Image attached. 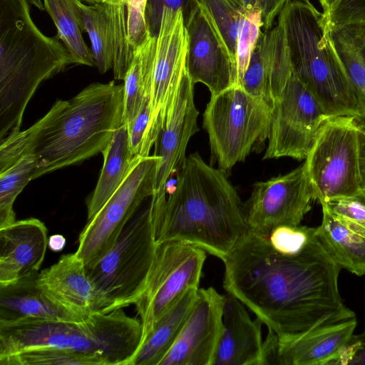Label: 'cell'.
Masks as SVG:
<instances>
[{"label":"cell","mask_w":365,"mask_h":365,"mask_svg":"<svg viewBox=\"0 0 365 365\" xmlns=\"http://www.w3.org/2000/svg\"><path fill=\"white\" fill-rule=\"evenodd\" d=\"M159 162L160 158L155 155L140 158L115 193L87 221L75 252L86 267L106 255L143 202L153 195Z\"/></svg>","instance_id":"obj_11"},{"label":"cell","mask_w":365,"mask_h":365,"mask_svg":"<svg viewBox=\"0 0 365 365\" xmlns=\"http://www.w3.org/2000/svg\"><path fill=\"white\" fill-rule=\"evenodd\" d=\"M123 84L93 83L56 101L30 128L0 140V172L24 154L34 155V180L101 153L123 124Z\"/></svg>","instance_id":"obj_2"},{"label":"cell","mask_w":365,"mask_h":365,"mask_svg":"<svg viewBox=\"0 0 365 365\" xmlns=\"http://www.w3.org/2000/svg\"><path fill=\"white\" fill-rule=\"evenodd\" d=\"M208 12L237 66V44L244 20L254 4L245 0H198Z\"/></svg>","instance_id":"obj_31"},{"label":"cell","mask_w":365,"mask_h":365,"mask_svg":"<svg viewBox=\"0 0 365 365\" xmlns=\"http://www.w3.org/2000/svg\"><path fill=\"white\" fill-rule=\"evenodd\" d=\"M147 0H127V24L130 41L135 48L150 36L145 19Z\"/></svg>","instance_id":"obj_38"},{"label":"cell","mask_w":365,"mask_h":365,"mask_svg":"<svg viewBox=\"0 0 365 365\" xmlns=\"http://www.w3.org/2000/svg\"><path fill=\"white\" fill-rule=\"evenodd\" d=\"M302 1L307 2V3H310L309 0H302Z\"/></svg>","instance_id":"obj_49"},{"label":"cell","mask_w":365,"mask_h":365,"mask_svg":"<svg viewBox=\"0 0 365 365\" xmlns=\"http://www.w3.org/2000/svg\"><path fill=\"white\" fill-rule=\"evenodd\" d=\"M199 288H191L160 318L140 346L133 365H159L177 339L195 301Z\"/></svg>","instance_id":"obj_27"},{"label":"cell","mask_w":365,"mask_h":365,"mask_svg":"<svg viewBox=\"0 0 365 365\" xmlns=\"http://www.w3.org/2000/svg\"><path fill=\"white\" fill-rule=\"evenodd\" d=\"M103 163L96 187L86 201L87 221L92 219L124 181L136 162L131 153L127 127L122 124L101 153Z\"/></svg>","instance_id":"obj_26"},{"label":"cell","mask_w":365,"mask_h":365,"mask_svg":"<svg viewBox=\"0 0 365 365\" xmlns=\"http://www.w3.org/2000/svg\"><path fill=\"white\" fill-rule=\"evenodd\" d=\"M150 101H145L137 116L127 126L130 148L134 158L144 157L143 148L150 119Z\"/></svg>","instance_id":"obj_39"},{"label":"cell","mask_w":365,"mask_h":365,"mask_svg":"<svg viewBox=\"0 0 365 365\" xmlns=\"http://www.w3.org/2000/svg\"><path fill=\"white\" fill-rule=\"evenodd\" d=\"M206 252L177 241L157 242L145 287L134 304L142 344L165 312L188 289L198 288Z\"/></svg>","instance_id":"obj_10"},{"label":"cell","mask_w":365,"mask_h":365,"mask_svg":"<svg viewBox=\"0 0 365 365\" xmlns=\"http://www.w3.org/2000/svg\"><path fill=\"white\" fill-rule=\"evenodd\" d=\"M197 6L198 0H147L145 19L150 36H158L164 8L175 11L181 10L186 26Z\"/></svg>","instance_id":"obj_35"},{"label":"cell","mask_w":365,"mask_h":365,"mask_svg":"<svg viewBox=\"0 0 365 365\" xmlns=\"http://www.w3.org/2000/svg\"><path fill=\"white\" fill-rule=\"evenodd\" d=\"M322 207L365 232L364 190L352 196L329 200Z\"/></svg>","instance_id":"obj_36"},{"label":"cell","mask_w":365,"mask_h":365,"mask_svg":"<svg viewBox=\"0 0 365 365\" xmlns=\"http://www.w3.org/2000/svg\"><path fill=\"white\" fill-rule=\"evenodd\" d=\"M78 1L43 0V5L57 29V35L69 51L74 63L93 66L91 49L82 36L84 29Z\"/></svg>","instance_id":"obj_30"},{"label":"cell","mask_w":365,"mask_h":365,"mask_svg":"<svg viewBox=\"0 0 365 365\" xmlns=\"http://www.w3.org/2000/svg\"><path fill=\"white\" fill-rule=\"evenodd\" d=\"M262 28L260 10L254 6L247 15L242 26L237 44V83L241 81L248 66L252 51Z\"/></svg>","instance_id":"obj_34"},{"label":"cell","mask_w":365,"mask_h":365,"mask_svg":"<svg viewBox=\"0 0 365 365\" xmlns=\"http://www.w3.org/2000/svg\"><path fill=\"white\" fill-rule=\"evenodd\" d=\"M365 365V329L353 334L340 350L332 365Z\"/></svg>","instance_id":"obj_40"},{"label":"cell","mask_w":365,"mask_h":365,"mask_svg":"<svg viewBox=\"0 0 365 365\" xmlns=\"http://www.w3.org/2000/svg\"><path fill=\"white\" fill-rule=\"evenodd\" d=\"M81 1H86V2H87L88 4H96V3L104 1L106 0H81Z\"/></svg>","instance_id":"obj_47"},{"label":"cell","mask_w":365,"mask_h":365,"mask_svg":"<svg viewBox=\"0 0 365 365\" xmlns=\"http://www.w3.org/2000/svg\"><path fill=\"white\" fill-rule=\"evenodd\" d=\"M66 242V239L62 235L56 234L48 237V247L53 252H61L63 250Z\"/></svg>","instance_id":"obj_43"},{"label":"cell","mask_w":365,"mask_h":365,"mask_svg":"<svg viewBox=\"0 0 365 365\" xmlns=\"http://www.w3.org/2000/svg\"><path fill=\"white\" fill-rule=\"evenodd\" d=\"M289 1L291 0H253V4L261 11L264 31L273 26L275 18Z\"/></svg>","instance_id":"obj_41"},{"label":"cell","mask_w":365,"mask_h":365,"mask_svg":"<svg viewBox=\"0 0 365 365\" xmlns=\"http://www.w3.org/2000/svg\"><path fill=\"white\" fill-rule=\"evenodd\" d=\"M106 1L114 4H124L126 5L127 0H106Z\"/></svg>","instance_id":"obj_46"},{"label":"cell","mask_w":365,"mask_h":365,"mask_svg":"<svg viewBox=\"0 0 365 365\" xmlns=\"http://www.w3.org/2000/svg\"><path fill=\"white\" fill-rule=\"evenodd\" d=\"M329 118L316 97L292 73L272 110L264 159H306Z\"/></svg>","instance_id":"obj_12"},{"label":"cell","mask_w":365,"mask_h":365,"mask_svg":"<svg viewBox=\"0 0 365 365\" xmlns=\"http://www.w3.org/2000/svg\"><path fill=\"white\" fill-rule=\"evenodd\" d=\"M156 245L150 200L130 218L106 255L86 267L108 304V312L135 303L145 287Z\"/></svg>","instance_id":"obj_7"},{"label":"cell","mask_w":365,"mask_h":365,"mask_svg":"<svg viewBox=\"0 0 365 365\" xmlns=\"http://www.w3.org/2000/svg\"><path fill=\"white\" fill-rule=\"evenodd\" d=\"M78 4L94 66L102 74L112 68L114 78L123 81L135 49L128 36L126 5L106 1L86 5L81 0Z\"/></svg>","instance_id":"obj_17"},{"label":"cell","mask_w":365,"mask_h":365,"mask_svg":"<svg viewBox=\"0 0 365 365\" xmlns=\"http://www.w3.org/2000/svg\"><path fill=\"white\" fill-rule=\"evenodd\" d=\"M358 153L361 190L365 191V120L358 119Z\"/></svg>","instance_id":"obj_42"},{"label":"cell","mask_w":365,"mask_h":365,"mask_svg":"<svg viewBox=\"0 0 365 365\" xmlns=\"http://www.w3.org/2000/svg\"><path fill=\"white\" fill-rule=\"evenodd\" d=\"M245 307L233 295H225L223 329L212 365H264L263 322L252 320Z\"/></svg>","instance_id":"obj_23"},{"label":"cell","mask_w":365,"mask_h":365,"mask_svg":"<svg viewBox=\"0 0 365 365\" xmlns=\"http://www.w3.org/2000/svg\"><path fill=\"white\" fill-rule=\"evenodd\" d=\"M188 36L182 11L164 8L156 37L150 92V119L143 156L150 151L169 116L182 78L187 71Z\"/></svg>","instance_id":"obj_13"},{"label":"cell","mask_w":365,"mask_h":365,"mask_svg":"<svg viewBox=\"0 0 365 365\" xmlns=\"http://www.w3.org/2000/svg\"><path fill=\"white\" fill-rule=\"evenodd\" d=\"M314 234L329 255L351 273L365 274V232L322 207Z\"/></svg>","instance_id":"obj_25"},{"label":"cell","mask_w":365,"mask_h":365,"mask_svg":"<svg viewBox=\"0 0 365 365\" xmlns=\"http://www.w3.org/2000/svg\"><path fill=\"white\" fill-rule=\"evenodd\" d=\"M292 71L282 27L262 31L240 85L272 110Z\"/></svg>","instance_id":"obj_21"},{"label":"cell","mask_w":365,"mask_h":365,"mask_svg":"<svg viewBox=\"0 0 365 365\" xmlns=\"http://www.w3.org/2000/svg\"><path fill=\"white\" fill-rule=\"evenodd\" d=\"M327 26L332 46L354 90L365 120V26Z\"/></svg>","instance_id":"obj_28"},{"label":"cell","mask_w":365,"mask_h":365,"mask_svg":"<svg viewBox=\"0 0 365 365\" xmlns=\"http://www.w3.org/2000/svg\"><path fill=\"white\" fill-rule=\"evenodd\" d=\"M37 283L56 304L83 320L97 312H108L105 298L75 252L62 255L55 264L38 272Z\"/></svg>","instance_id":"obj_20"},{"label":"cell","mask_w":365,"mask_h":365,"mask_svg":"<svg viewBox=\"0 0 365 365\" xmlns=\"http://www.w3.org/2000/svg\"><path fill=\"white\" fill-rule=\"evenodd\" d=\"M323 19L328 26L345 24L365 26V0H338L329 13L323 16Z\"/></svg>","instance_id":"obj_37"},{"label":"cell","mask_w":365,"mask_h":365,"mask_svg":"<svg viewBox=\"0 0 365 365\" xmlns=\"http://www.w3.org/2000/svg\"><path fill=\"white\" fill-rule=\"evenodd\" d=\"M272 110L239 84L211 96L203 114L212 158L226 174L268 138Z\"/></svg>","instance_id":"obj_8"},{"label":"cell","mask_w":365,"mask_h":365,"mask_svg":"<svg viewBox=\"0 0 365 365\" xmlns=\"http://www.w3.org/2000/svg\"><path fill=\"white\" fill-rule=\"evenodd\" d=\"M277 23L283 29L292 71L330 117L364 119L359 100L328 35L327 26L311 3L287 2Z\"/></svg>","instance_id":"obj_6"},{"label":"cell","mask_w":365,"mask_h":365,"mask_svg":"<svg viewBox=\"0 0 365 365\" xmlns=\"http://www.w3.org/2000/svg\"><path fill=\"white\" fill-rule=\"evenodd\" d=\"M319 1L323 9L322 15L325 16L329 13L338 0H319Z\"/></svg>","instance_id":"obj_44"},{"label":"cell","mask_w":365,"mask_h":365,"mask_svg":"<svg viewBox=\"0 0 365 365\" xmlns=\"http://www.w3.org/2000/svg\"><path fill=\"white\" fill-rule=\"evenodd\" d=\"M29 3L34 4L41 11L45 9L44 5L43 4L41 0H29Z\"/></svg>","instance_id":"obj_45"},{"label":"cell","mask_w":365,"mask_h":365,"mask_svg":"<svg viewBox=\"0 0 365 365\" xmlns=\"http://www.w3.org/2000/svg\"><path fill=\"white\" fill-rule=\"evenodd\" d=\"M225 295L198 289L192 309L159 365H212L223 329Z\"/></svg>","instance_id":"obj_15"},{"label":"cell","mask_w":365,"mask_h":365,"mask_svg":"<svg viewBox=\"0 0 365 365\" xmlns=\"http://www.w3.org/2000/svg\"><path fill=\"white\" fill-rule=\"evenodd\" d=\"M38 274L0 286V322L23 319L83 321L46 296L38 285Z\"/></svg>","instance_id":"obj_24"},{"label":"cell","mask_w":365,"mask_h":365,"mask_svg":"<svg viewBox=\"0 0 365 365\" xmlns=\"http://www.w3.org/2000/svg\"><path fill=\"white\" fill-rule=\"evenodd\" d=\"M188 36L187 70L194 83L215 96L237 83V68L212 18L198 1L185 26Z\"/></svg>","instance_id":"obj_16"},{"label":"cell","mask_w":365,"mask_h":365,"mask_svg":"<svg viewBox=\"0 0 365 365\" xmlns=\"http://www.w3.org/2000/svg\"><path fill=\"white\" fill-rule=\"evenodd\" d=\"M356 324L354 317L284 336L269 330L263 342L264 365H332Z\"/></svg>","instance_id":"obj_18"},{"label":"cell","mask_w":365,"mask_h":365,"mask_svg":"<svg viewBox=\"0 0 365 365\" xmlns=\"http://www.w3.org/2000/svg\"><path fill=\"white\" fill-rule=\"evenodd\" d=\"M47 234L44 223L34 217L0 228V286L38 272L48 247Z\"/></svg>","instance_id":"obj_22"},{"label":"cell","mask_w":365,"mask_h":365,"mask_svg":"<svg viewBox=\"0 0 365 365\" xmlns=\"http://www.w3.org/2000/svg\"><path fill=\"white\" fill-rule=\"evenodd\" d=\"M150 200L157 242L191 245L223 261L247 230L244 202L226 173L197 152L186 158L168 197Z\"/></svg>","instance_id":"obj_3"},{"label":"cell","mask_w":365,"mask_h":365,"mask_svg":"<svg viewBox=\"0 0 365 365\" xmlns=\"http://www.w3.org/2000/svg\"><path fill=\"white\" fill-rule=\"evenodd\" d=\"M247 4H253V0H245Z\"/></svg>","instance_id":"obj_48"},{"label":"cell","mask_w":365,"mask_h":365,"mask_svg":"<svg viewBox=\"0 0 365 365\" xmlns=\"http://www.w3.org/2000/svg\"><path fill=\"white\" fill-rule=\"evenodd\" d=\"M314 200L304 163L288 173L257 182L244 202L247 229L267 232L282 225H299Z\"/></svg>","instance_id":"obj_14"},{"label":"cell","mask_w":365,"mask_h":365,"mask_svg":"<svg viewBox=\"0 0 365 365\" xmlns=\"http://www.w3.org/2000/svg\"><path fill=\"white\" fill-rule=\"evenodd\" d=\"M314 231L300 225L247 229L222 261L227 293L279 336L356 317L339 294L341 267Z\"/></svg>","instance_id":"obj_1"},{"label":"cell","mask_w":365,"mask_h":365,"mask_svg":"<svg viewBox=\"0 0 365 365\" xmlns=\"http://www.w3.org/2000/svg\"><path fill=\"white\" fill-rule=\"evenodd\" d=\"M358 119L329 118L320 128L305 159L315 200L349 197L361 190L358 153Z\"/></svg>","instance_id":"obj_9"},{"label":"cell","mask_w":365,"mask_h":365,"mask_svg":"<svg viewBox=\"0 0 365 365\" xmlns=\"http://www.w3.org/2000/svg\"><path fill=\"white\" fill-rule=\"evenodd\" d=\"M61 42L38 29L29 0H0V140L20 130L40 84L74 63Z\"/></svg>","instance_id":"obj_4"},{"label":"cell","mask_w":365,"mask_h":365,"mask_svg":"<svg viewBox=\"0 0 365 365\" xmlns=\"http://www.w3.org/2000/svg\"><path fill=\"white\" fill-rule=\"evenodd\" d=\"M143 340L140 319L123 309L82 322L23 319L0 322V357L34 349H58L93 356L102 365H133Z\"/></svg>","instance_id":"obj_5"},{"label":"cell","mask_w":365,"mask_h":365,"mask_svg":"<svg viewBox=\"0 0 365 365\" xmlns=\"http://www.w3.org/2000/svg\"><path fill=\"white\" fill-rule=\"evenodd\" d=\"M156 37L150 36L135 49L133 59L123 80V124L127 127L140 112L147 99L150 100L155 58Z\"/></svg>","instance_id":"obj_29"},{"label":"cell","mask_w":365,"mask_h":365,"mask_svg":"<svg viewBox=\"0 0 365 365\" xmlns=\"http://www.w3.org/2000/svg\"><path fill=\"white\" fill-rule=\"evenodd\" d=\"M194 86L187 70L185 72L171 112L160 132L153 155L160 158L151 197H166V185L172 174L182 166L191 137L198 130Z\"/></svg>","instance_id":"obj_19"},{"label":"cell","mask_w":365,"mask_h":365,"mask_svg":"<svg viewBox=\"0 0 365 365\" xmlns=\"http://www.w3.org/2000/svg\"><path fill=\"white\" fill-rule=\"evenodd\" d=\"M0 365H102L91 356L58 349H34L0 357Z\"/></svg>","instance_id":"obj_33"},{"label":"cell","mask_w":365,"mask_h":365,"mask_svg":"<svg viewBox=\"0 0 365 365\" xmlns=\"http://www.w3.org/2000/svg\"><path fill=\"white\" fill-rule=\"evenodd\" d=\"M36 168V158L26 153L0 172V228L16 221L14 201L25 186L34 180Z\"/></svg>","instance_id":"obj_32"}]
</instances>
